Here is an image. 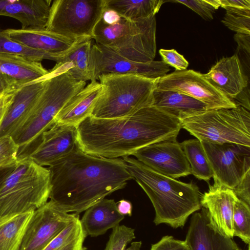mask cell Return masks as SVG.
Segmentation results:
<instances>
[{
    "mask_svg": "<svg viewBox=\"0 0 250 250\" xmlns=\"http://www.w3.org/2000/svg\"><path fill=\"white\" fill-rule=\"evenodd\" d=\"M96 43L121 56L141 62L153 61L156 51L155 16L130 20L121 18L107 25L101 20L94 31Z\"/></svg>",
    "mask_w": 250,
    "mask_h": 250,
    "instance_id": "cell-7",
    "label": "cell"
},
{
    "mask_svg": "<svg viewBox=\"0 0 250 250\" xmlns=\"http://www.w3.org/2000/svg\"><path fill=\"white\" fill-rule=\"evenodd\" d=\"M156 89L171 90L191 97L209 110L232 108L234 102L215 88L203 74L193 70L176 71L158 79Z\"/></svg>",
    "mask_w": 250,
    "mask_h": 250,
    "instance_id": "cell-11",
    "label": "cell"
},
{
    "mask_svg": "<svg viewBox=\"0 0 250 250\" xmlns=\"http://www.w3.org/2000/svg\"><path fill=\"white\" fill-rule=\"evenodd\" d=\"M163 0H105V9L115 11L125 19L134 20L155 16Z\"/></svg>",
    "mask_w": 250,
    "mask_h": 250,
    "instance_id": "cell-28",
    "label": "cell"
},
{
    "mask_svg": "<svg viewBox=\"0 0 250 250\" xmlns=\"http://www.w3.org/2000/svg\"><path fill=\"white\" fill-rule=\"evenodd\" d=\"M79 215L72 221L43 250H85L86 237Z\"/></svg>",
    "mask_w": 250,
    "mask_h": 250,
    "instance_id": "cell-30",
    "label": "cell"
},
{
    "mask_svg": "<svg viewBox=\"0 0 250 250\" xmlns=\"http://www.w3.org/2000/svg\"><path fill=\"white\" fill-rule=\"evenodd\" d=\"M165 63L174 67L177 71H183L188 66V62L174 49H161L159 51Z\"/></svg>",
    "mask_w": 250,
    "mask_h": 250,
    "instance_id": "cell-37",
    "label": "cell"
},
{
    "mask_svg": "<svg viewBox=\"0 0 250 250\" xmlns=\"http://www.w3.org/2000/svg\"><path fill=\"white\" fill-rule=\"evenodd\" d=\"M14 90L6 94L0 96V127L2 124L8 107L12 102Z\"/></svg>",
    "mask_w": 250,
    "mask_h": 250,
    "instance_id": "cell-43",
    "label": "cell"
},
{
    "mask_svg": "<svg viewBox=\"0 0 250 250\" xmlns=\"http://www.w3.org/2000/svg\"><path fill=\"white\" fill-rule=\"evenodd\" d=\"M181 125L202 142L250 146V113L242 106L209 110L183 120Z\"/></svg>",
    "mask_w": 250,
    "mask_h": 250,
    "instance_id": "cell-8",
    "label": "cell"
},
{
    "mask_svg": "<svg viewBox=\"0 0 250 250\" xmlns=\"http://www.w3.org/2000/svg\"><path fill=\"white\" fill-rule=\"evenodd\" d=\"M50 200L68 213L79 214L133 179L121 158L83 152L78 144L68 155L47 167Z\"/></svg>",
    "mask_w": 250,
    "mask_h": 250,
    "instance_id": "cell-1",
    "label": "cell"
},
{
    "mask_svg": "<svg viewBox=\"0 0 250 250\" xmlns=\"http://www.w3.org/2000/svg\"><path fill=\"white\" fill-rule=\"evenodd\" d=\"M237 197L250 206V170L233 189Z\"/></svg>",
    "mask_w": 250,
    "mask_h": 250,
    "instance_id": "cell-39",
    "label": "cell"
},
{
    "mask_svg": "<svg viewBox=\"0 0 250 250\" xmlns=\"http://www.w3.org/2000/svg\"><path fill=\"white\" fill-rule=\"evenodd\" d=\"M233 236L240 238L245 243L250 242V207L237 198L232 216Z\"/></svg>",
    "mask_w": 250,
    "mask_h": 250,
    "instance_id": "cell-32",
    "label": "cell"
},
{
    "mask_svg": "<svg viewBox=\"0 0 250 250\" xmlns=\"http://www.w3.org/2000/svg\"><path fill=\"white\" fill-rule=\"evenodd\" d=\"M181 145L189 164L191 174L208 183L213 178V172L201 141L196 138L189 139Z\"/></svg>",
    "mask_w": 250,
    "mask_h": 250,
    "instance_id": "cell-29",
    "label": "cell"
},
{
    "mask_svg": "<svg viewBox=\"0 0 250 250\" xmlns=\"http://www.w3.org/2000/svg\"><path fill=\"white\" fill-rule=\"evenodd\" d=\"M234 38L238 45L239 50L244 51L250 57V35L236 33Z\"/></svg>",
    "mask_w": 250,
    "mask_h": 250,
    "instance_id": "cell-42",
    "label": "cell"
},
{
    "mask_svg": "<svg viewBox=\"0 0 250 250\" xmlns=\"http://www.w3.org/2000/svg\"><path fill=\"white\" fill-rule=\"evenodd\" d=\"M132 155L155 171L174 179L191 174L189 164L176 139L150 145Z\"/></svg>",
    "mask_w": 250,
    "mask_h": 250,
    "instance_id": "cell-14",
    "label": "cell"
},
{
    "mask_svg": "<svg viewBox=\"0 0 250 250\" xmlns=\"http://www.w3.org/2000/svg\"><path fill=\"white\" fill-rule=\"evenodd\" d=\"M237 198L232 189L216 182L200 198L209 226L221 235L230 238L233 237L232 216Z\"/></svg>",
    "mask_w": 250,
    "mask_h": 250,
    "instance_id": "cell-16",
    "label": "cell"
},
{
    "mask_svg": "<svg viewBox=\"0 0 250 250\" xmlns=\"http://www.w3.org/2000/svg\"><path fill=\"white\" fill-rule=\"evenodd\" d=\"M50 172L28 157L17 160L0 187V217L34 211L49 198Z\"/></svg>",
    "mask_w": 250,
    "mask_h": 250,
    "instance_id": "cell-5",
    "label": "cell"
},
{
    "mask_svg": "<svg viewBox=\"0 0 250 250\" xmlns=\"http://www.w3.org/2000/svg\"><path fill=\"white\" fill-rule=\"evenodd\" d=\"M142 246L141 241H136L131 243V245L127 249L124 250H140Z\"/></svg>",
    "mask_w": 250,
    "mask_h": 250,
    "instance_id": "cell-47",
    "label": "cell"
},
{
    "mask_svg": "<svg viewBox=\"0 0 250 250\" xmlns=\"http://www.w3.org/2000/svg\"><path fill=\"white\" fill-rule=\"evenodd\" d=\"M78 144L85 153L106 158L132 155L150 145L176 139L181 122L153 105L127 116H90L77 126Z\"/></svg>",
    "mask_w": 250,
    "mask_h": 250,
    "instance_id": "cell-2",
    "label": "cell"
},
{
    "mask_svg": "<svg viewBox=\"0 0 250 250\" xmlns=\"http://www.w3.org/2000/svg\"><path fill=\"white\" fill-rule=\"evenodd\" d=\"M120 15L114 10L104 9L101 20L107 25H113L118 23L121 19Z\"/></svg>",
    "mask_w": 250,
    "mask_h": 250,
    "instance_id": "cell-44",
    "label": "cell"
},
{
    "mask_svg": "<svg viewBox=\"0 0 250 250\" xmlns=\"http://www.w3.org/2000/svg\"><path fill=\"white\" fill-rule=\"evenodd\" d=\"M102 91L99 82L91 81L60 111L55 123L77 126L91 115Z\"/></svg>",
    "mask_w": 250,
    "mask_h": 250,
    "instance_id": "cell-20",
    "label": "cell"
},
{
    "mask_svg": "<svg viewBox=\"0 0 250 250\" xmlns=\"http://www.w3.org/2000/svg\"><path fill=\"white\" fill-rule=\"evenodd\" d=\"M0 53L17 55L36 62H41L44 60L53 61V56L55 54L39 51L14 41L5 34L4 29L1 28Z\"/></svg>",
    "mask_w": 250,
    "mask_h": 250,
    "instance_id": "cell-31",
    "label": "cell"
},
{
    "mask_svg": "<svg viewBox=\"0 0 250 250\" xmlns=\"http://www.w3.org/2000/svg\"><path fill=\"white\" fill-rule=\"evenodd\" d=\"M150 250H191L185 241L176 239L172 236H163L151 245Z\"/></svg>",
    "mask_w": 250,
    "mask_h": 250,
    "instance_id": "cell-38",
    "label": "cell"
},
{
    "mask_svg": "<svg viewBox=\"0 0 250 250\" xmlns=\"http://www.w3.org/2000/svg\"><path fill=\"white\" fill-rule=\"evenodd\" d=\"M19 146L11 136L0 137V168L16 165Z\"/></svg>",
    "mask_w": 250,
    "mask_h": 250,
    "instance_id": "cell-35",
    "label": "cell"
},
{
    "mask_svg": "<svg viewBox=\"0 0 250 250\" xmlns=\"http://www.w3.org/2000/svg\"><path fill=\"white\" fill-rule=\"evenodd\" d=\"M104 9L105 0H55L46 29L75 41L91 40Z\"/></svg>",
    "mask_w": 250,
    "mask_h": 250,
    "instance_id": "cell-9",
    "label": "cell"
},
{
    "mask_svg": "<svg viewBox=\"0 0 250 250\" xmlns=\"http://www.w3.org/2000/svg\"><path fill=\"white\" fill-rule=\"evenodd\" d=\"M78 145L77 127L55 123L43 133L38 146L27 157L41 166H50Z\"/></svg>",
    "mask_w": 250,
    "mask_h": 250,
    "instance_id": "cell-15",
    "label": "cell"
},
{
    "mask_svg": "<svg viewBox=\"0 0 250 250\" xmlns=\"http://www.w3.org/2000/svg\"><path fill=\"white\" fill-rule=\"evenodd\" d=\"M90 69L93 81L109 73L132 74L157 79L167 75L170 68L163 61L141 62L130 60L108 47L95 43L91 47Z\"/></svg>",
    "mask_w": 250,
    "mask_h": 250,
    "instance_id": "cell-13",
    "label": "cell"
},
{
    "mask_svg": "<svg viewBox=\"0 0 250 250\" xmlns=\"http://www.w3.org/2000/svg\"><path fill=\"white\" fill-rule=\"evenodd\" d=\"M152 105L181 122L208 110L203 103L187 95L171 90L155 89Z\"/></svg>",
    "mask_w": 250,
    "mask_h": 250,
    "instance_id": "cell-23",
    "label": "cell"
},
{
    "mask_svg": "<svg viewBox=\"0 0 250 250\" xmlns=\"http://www.w3.org/2000/svg\"><path fill=\"white\" fill-rule=\"evenodd\" d=\"M91 40L80 41L67 50L54 54L57 62L54 69L61 72H68L75 79L92 80L90 69Z\"/></svg>",
    "mask_w": 250,
    "mask_h": 250,
    "instance_id": "cell-24",
    "label": "cell"
},
{
    "mask_svg": "<svg viewBox=\"0 0 250 250\" xmlns=\"http://www.w3.org/2000/svg\"><path fill=\"white\" fill-rule=\"evenodd\" d=\"M224 8L250 9V0H220Z\"/></svg>",
    "mask_w": 250,
    "mask_h": 250,
    "instance_id": "cell-41",
    "label": "cell"
},
{
    "mask_svg": "<svg viewBox=\"0 0 250 250\" xmlns=\"http://www.w3.org/2000/svg\"><path fill=\"white\" fill-rule=\"evenodd\" d=\"M34 211L0 217V250H19Z\"/></svg>",
    "mask_w": 250,
    "mask_h": 250,
    "instance_id": "cell-27",
    "label": "cell"
},
{
    "mask_svg": "<svg viewBox=\"0 0 250 250\" xmlns=\"http://www.w3.org/2000/svg\"><path fill=\"white\" fill-rule=\"evenodd\" d=\"M193 10L204 20L211 21L213 14L220 6V0H175Z\"/></svg>",
    "mask_w": 250,
    "mask_h": 250,
    "instance_id": "cell-36",
    "label": "cell"
},
{
    "mask_svg": "<svg viewBox=\"0 0 250 250\" xmlns=\"http://www.w3.org/2000/svg\"><path fill=\"white\" fill-rule=\"evenodd\" d=\"M203 76L215 88L232 101L248 86V79L243 72L236 55L221 59Z\"/></svg>",
    "mask_w": 250,
    "mask_h": 250,
    "instance_id": "cell-18",
    "label": "cell"
},
{
    "mask_svg": "<svg viewBox=\"0 0 250 250\" xmlns=\"http://www.w3.org/2000/svg\"><path fill=\"white\" fill-rule=\"evenodd\" d=\"M79 215L66 212L51 201H47L33 212L19 250H43Z\"/></svg>",
    "mask_w": 250,
    "mask_h": 250,
    "instance_id": "cell-12",
    "label": "cell"
},
{
    "mask_svg": "<svg viewBox=\"0 0 250 250\" xmlns=\"http://www.w3.org/2000/svg\"><path fill=\"white\" fill-rule=\"evenodd\" d=\"M235 250H241L239 248H238L237 249H235ZM248 250H250V245H248Z\"/></svg>",
    "mask_w": 250,
    "mask_h": 250,
    "instance_id": "cell-49",
    "label": "cell"
},
{
    "mask_svg": "<svg viewBox=\"0 0 250 250\" xmlns=\"http://www.w3.org/2000/svg\"><path fill=\"white\" fill-rule=\"evenodd\" d=\"M222 22L236 33L250 35V9L226 8Z\"/></svg>",
    "mask_w": 250,
    "mask_h": 250,
    "instance_id": "cell-33",
    "label": "cell"
},
{
    "mask_svg": "<svg viewBox=\"0 0 250 250\" xmlns=\"http://www.w3.org/2000/svg\"><path fill=\"white\" fill-rule=\"evenodd\" d=\"M185 241L191 250H235L239 248L232 238L221 235L209 226L204 208L192 215Z\"/></svg>",
    "mask_w": 250,
    "mask_h": 250,
    "instance_id": "cell-19",
    "label": "cell"
},
{
    "mask_svg": "<svg viewBox=\"0 0 250 250\" xmlns=\"http://www.w3.org/2000/svg\"><path fill=\"white\" fill-rule=\"evenodd\" d=\"M127 170L143 188L155 209L154 223L176 229L201 208V194L195 184L185 183L150 168L135 158H122Z\"/></svg>",
    "mask_w": 250,
    "mask_h": 250,
    "instance_id": "cell-3",
    "label": "cell"
},
{
    "mask_svg": "<svg viewBox=\"0 0 250 250\" xmlns=\"http://www.w3.org/2000/svg\"><path fill=\"white\" fill-rule=\"evenodd\" d=\"M135 238L133 229L125 225H118L112 229L104 250H124Z\"/></svg>",
    "mask_w": 250,
    "mask_h": 250,
    "instance_id": "cell-34",
    "label": "cell"
},
{
    "mask_svg": "<svg viewBox=\"0 0 250 250\" xmlns=\"http://www.w3.org/2000/svg\"><path fill=\"white\" fill-rule=\"evenodd\" d=\"M85 85L86 82L75 79L68 72L53 68L49 71L29 116L11 136L19 146L18 154L33 146L32 151L38 146L43 133L55 123L58 113Z\"/></svg>",
    "mask_w": 250,
    "mask_h": 250,
    "instance_id": "cell-4",
    "label": "cell"
},
{
    "mask_svg": "<svg viewBox=\"0 0 250 250\" xmlns=\"http://www.w3.org/2000/svg\"><path fill=\"white\" fill-rule=\"evenodd\" d=\"M19 87L10 77L0 71V96L8 93Z\"/></svg>",
    "mask_w": 250,
    "mask_h": 250,
    "instance_id": "cell-40",
    "label": "cell"
},
{
    "mask_svg": "<svg viewBox=\"0 0 250 250\" xmlns=\"http://www.w3.org/2000/svg\"><path fill=\"white\" fill-rule=\"evenodd\" d=\"M117 208L119 212L122 215H132V205L131 203L125 199L120 200L117 203Z\"/></svg>",
    "mask_w": 250,
    "mask_h": 250,
    "instance_id": "cell-45",
    "label": "cell"
},
{
    "mask_svg": "<svg viewBox=\"0 0 250 250\" xmlns=\"http://www.w3.org/2000/svg\"><path fill=\"white\" fill-rule=\"evenodd\" d=\"M159 78L132 74L101 75L98 80L103 91L91 116L98 118L123 117L152 105L153 93Z\"/></svg>",
    "mask_w": 250,
    "mask_h": 250,
    "instance_id": "cell-6",
    "label": "cell"
},
{
    "mask_svg": "<svg viewBox=\"0 0 250 250\" xmlns=\"http://www.w3.org/2000/svg\"><path fill=\"white\" fill-rule=\"evenodd\" d=\"M124 217L114 199L104 198L85 210L80 221L86 235L96 237L119 225Z\"/></svg>",
    "mask_w": 250,
    "mask_h": 250,
    "instance_id": "cell-25",
    "label": "cell"
},
{
    "mask_svg": "<svg viewBox=\"0 0 250 250\" xmlns=\"http://www.w3.org/2000/svg\"><path fill=\"white\" fill-rule=\"evenodd\" d=\"M4 32L14 41L30 48L51 54L62 52L77 42L84 41L69 39L49 31L46 28L7 29H4Z\"/></svg>",
    "mask_w": 250,
    "mask_h": 250,
    "instance_id": "cell-22",
    "label": "cell"
},
{
    "mask_svg": "<svg viewBox=\"0 0 250 250\" xmlns=\"http://www.w3.org/2000/svg\"><path fill=\"white\" fill-rule=\"evenodd\" d=\"M44 82L45 77L14 91L12 102L0 127V137L12 136L23 125L39 99Z\"/></svg>",
    "mask_w": 250,
    "mask_h": 250,
    "instance_id": "cell-17",
    "label": "cell"
},
{
    "mask_svg": "<svg viewBox=\"0 0 250 250\" xmlns=\"http://www.w3.org/2000/svg\"><path fill=\"white\" fill-rule=\"evenodd\" d=\"M15 165L0 168V187L6 177L12 171Z\"/></svg>",
    "mask_w": 250,
    "mask_h": 250,
    "instance_id": "cell-46",
    "label": "cell"
},
{
    "mask_svg": "<svg viewBox=\"0 0 250 250\" xmlns=\"http://www.w3.org/2000/svg\"><path fill=\"white\" fill-rule=\"evenodd\" d=\"M0 71L12 79L19 87L41 79L49 72L41 62L4 53H0Z\"/></svg>",
    "mask_w": 250,
    "mask_h": 250,
    "instance_id": "cell-26",
    "label": "cell"
},
{
    "mask_svg": "<svg viewBox=\"0 0 250 250\" xmlns=\"http://www.w3.org/2000/svg\"><path fill=\"white\" fill-rule=\"evenodd\" d=\"M7 0H0V16L1 15V12L3 7L7 2Z\"/></svg>",
    "mask_w": 250,
    "mask_h": 250,
    "instance_id": "cell-48",
    "label": "cell"
},
{
    "mask_svg": "<svg viewBox=\"0 0 250 250\" xmlns=\"http://www.w3.org/2000/svg\"><path fill=\"white\" fill-rule=\"evenodd\" d=\"M51 0H7L1 16L19 21L22 29L46 28Z\"/></svg>",
    "mask_w": 250,
    "mask_h": 250,
    "instance_id": "cell-21",
    "label": "cell"
},
{
    "mask_svg": "<svg viewBox=\"0 0 250 250\" xmlns=\"http://www.w3.org/2000/svg\"><path fill=\"white\" fill-rule=\"evenodd\" d=\"M201 142L213 172L214 182L233 190L250 170V146Z\"/></svg>",
    "mask_w": 250,
    "mask_h": 250,
    "instance_id": "cell-10",
    "label": "cell"
}]
</instances>
